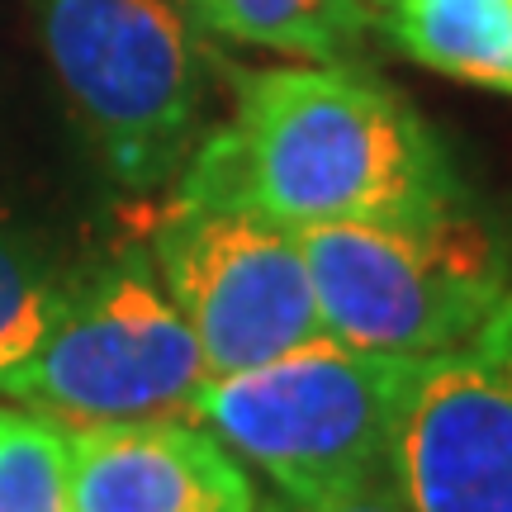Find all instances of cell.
I'll list each match as a JSON object with an SVG mask.
<instances>
[{"label":"cell","instance_id":"11","mask_svg":"<svg viewBox=\"0 0 512 512\" xmlns=\"http://www.w3.org/2000/svg\"><path fill=\"white\" fill-rule=\"evenodd\" d=\"M0 512H76L67 422L0 403Z\"/></svg>","mask_w":512,"mask_h":512},{"label":"cell","instance_id":"12","mask_svg":"<svg viewBox=\"0 0 512 512\" xmlns=\"http://www.w3.org/2000/svg\"><path fill=\"white\" fill-rule=\"evenodd\" d=\"M57 290L34 256L0 233V375L29 361L48 332Z\"/></svg>","mask_w":512,"mask_h":512},{"label":"cell","instance_id":"14","mask_svg":"<svg viewBox=\"0 0 512 512\" xmlns=\"http://www.w3.org/2000/svg\"><path fill=\"white\" fill-rule=\"evenodd\" d=\"M351 5H356V10H361L370 24H384V15L394 10V0H351Z\"/></svg>","mask_w":512,"mask_h":512},{"label":"cell","instance_id":"10","mask_svg":"<svg viewBox=\"0 0 512 512\" xmlns=\"http://www.w3.org/2000/svg\"><path fill=\"white\" fill-rule=\"evenodd\" d=\"M195 15L223 38L318 62H347L370 34V19L351 0H195Z\"/></svg>","mask_w":512,"mask_h":512},{"label":"cell","instance_id":"15","mask_svg":"<svg viewBox=\"0 0 512 512\" xmlns=\"http://www.w3.org/2000/svg\"><path fill=\"white\" fill-rule=\"evenodd\" d=\"M256 512H294L290 503H256Z\"/></svg>","mask_w":512,"mask_h":512},{"label":"cell","instance_id":"13","mask_svg":"<svg viewBox=\"0 0 512 512\" xmlns=\"http://www.w3.org/2000/svg\"><path fill=\"white\" fill-rule=\"evenodd\" d=\"M294 512H413V508H408V494H403L394 456H389L370 475L356 479L351 489L323 498V503H309V508H294Z\"/></svg>","mask_w":512,"mask_h":512},{"label":"cell","instance_id":"2","mask_svg":"<svg viewBox=\"0 0 512 512\" xmlns=\"http://www.w3.org/2000/svg\"><path fill=\"white\" fill-rule=\"evenodd\" d=\"M418 361L318 337L266 366L209 375L190 413L285 503L309 508L394 456V422Z\"/></svg>","mask_w":512,"mask_h":512},{"label":"cell","instance_id":"4","mask_svg":"<svg viewBox=\"0 0 512 512\" xmlns=\"http://www.w3.org/2000/svg\"><path fill=\"white\" fill-rule=\"evenodd\" d=\"M209 380L200 342L143 256H114L57 290L29 361L0 375V394L72 427L181 418Z\"/></svg>","mask_w":512,"mask_h":512},{"label":"cell","instance_id":"3","mask_svg":"<svg viewBox=\"0 0 512 512\" xmlns=\"http://www.w3.org/2000/svg\"><path fill=\"white\" fill-rule=\"evenodd\" d=\"M328 337L384 356L460 347L512 290V247L465 209L294 228Z\"/></svg>","mask_w":512,"mask_h":512},{"label":"cell","instance_id":"7","mask_svg":"<svg viewBox=\"0 0 512 512\" xmlns=\"http://www.w3.org/2000/svg\"><path fill=\"white\" fill-rule=\"evenodd\" d=\"M394 470L413 512H512V290L460 347L418 361Z\"/></svg>","mask_w":512,"mask_h":512},{"label":"cell","instance_id":"6","mask_svg":"<svg viewBox=\"0 0 512 512\" xmlns=\"http://www.w3.org/2000/svg\"><path fill=\"white\" fill-rule=\"evenodd\" d=\"M147 242L209 375H238L328 337L290 228L247 209L171 200L147 214Z\"/></svg>","mask_w":512,"mask_h":512},{"label":"cell","instance_id":"9","mask_svg":"<svg viewBox=\"0 0 512 512\" xmlns=\"http://www.w3.org/2000/svg\"><path fill=\"white\" fill-rule=\"evenodd\" d=\"M384 29L422 67L512 95V0H394Z\"/></svg>","mask_w":512,"mask_h":512},{"label":"cell","instance_id":"8","mask_svg":"<svg viewBox=\"0 0 512 512\" xmlns=\"http://www.w3.org/2000/svg\"><path fill=\"white\" fill-rule=\"evenodd\" d=\"M238 456L181 418L72 432L76 512H256Z\"/></svg>","mask_w":512,"mask_h":512},{"label":"cell","instance_id":"1","mask_svg":"<svg viewBox=\"0 0 512 512\" xmlns=\"http://www.w3.org/2000/svg\"><path fill=\"white\" fill-rule=\"evenodd\" d=\"M176 200L247 209L290 233L437 219L470 204L418 110L342 62L238 72V114L200 143Z\"/></svg>","mask_w":512,"mask_h":512},{"label":"cell","instance_id":"5","mask_svg":"<svg viewBox=\"0 0 512 512\" xmlns=\"http://www.w3.org/2000/svg\"><path fill=\"white\" fill-rule=\"evenodd\" d=\"M43 43L100 157L133 190L162 185L200 124V72L162 0H38Z\"/></svg>","mask_w":512,"mask_h":512}]
</instances>
